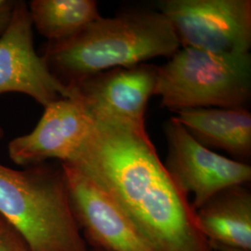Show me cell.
I'll list each match as a JSON object with an SVG mask.
<instances>
[{"mask_svg":"<svg viewBox=\"0 0 251 251\" xmlns=\"http://www.w3.org/2000/svg\"><path fill=\"white\" fill-rule=\"evenodd\" d=\"M66 163L105 190L155 251H213L146 130L94 121Z\"/></svg>","mask_w":251,"mask_h":251,"instance_id":"obj_1","label":"cell"},{"mask_svg":"<svg viewBox=\"0 0 251 251\" xmlns=\"http://www.w3.org/2000/svg\"><path fill=\"white\" fill-rule=\"evenodd\" d=\"M180 48L160 11L129 10L92 22L66 39L48 42L42 58L67 87L98 73L170 58Z\"/></svg>","mask_w":251,"mask_h":251,"instance_id":"obj_2","label":"cell"},{"mask_svg":"<svg viewBox=\"0 0 251 251\" xmlns=\"http://www.w3.org/2000/svg\"><path fill=\"white\" fill-rule=\"evenodd\" d=\"M0 214L31 251H89L73 210L63 167L14 170L0 163Z\"/></svg>","mask_w":251,"mask_h":251,"instance_id":"obj_3","label":"cell"},{"mask_svg":"<svg viewBox=\"0 0 251 251\" xmlns=\"http://www.w3.org/2000/svg\"><path fill=\"white\" fill-rule=\"evenodd\" d=\"M154 95L176 113L193 108L244 109L251 97V54L179 48L158 66Z\"/></svg>","mask_w":251,"mask_h":251,"instance_id":"obj_4","label":"cell"},{"mask_svg":"<svg viewBox=\"0 0 251 251\" xmlns=\"http://www.w3.org/2000/svg\"><path fill=\"white\" fill-rule=\"evenodd\" d=\"M180 48L251 53V0H163L158 3Z\"/></svg>","mask_w":251,"mask_h":251,"instance_id":"obj_5","label":"cell"},{"mask_svg":"<svg viewBox=\"0 0 251 251\" xmlns=\"http://www.w3.org/2000/svg\"><path fill=\"white\" fill-rule=\"evenodd\" d=\"M164 132L168 144L164 166L179 191L187 198L193 196L195 210L222 190L251 182L250 165L199 144L173 118L165 123Z\"/></svg>","mask_w":251,"mask_h":251,"instance_id":"obj_6","label":"cell"},{"mask_svg":"<svg viewBox=\"0 0 251 251\" xmlns=\"http://www.w3.org/2000/svg\"><path fill=\"white\" fill-rule=\"evenodd\" d=\"M158 66L140 63L98 73L68 86L94 121L145 131V114L154 95Z\"/></svg>","mask_w":251,"mask_h":251,"instance_id":"obj_7","label":"cell"},{"mask_svg":"<svg viewBox=\"0 0 251 251\" xmlns=\"http://www.w3.org/2000/svg\"><path fill=\"white\" fill-rule=\"evenodd\" d=\"M25 94L46 107L60 98H72L69 87L50 72L34 47L28 6L15 1L8 26L0 36V95Z\"/></svg>","mask_w":251,"mask_h":251,"instance_id":"obj_8","label":"cell"},{"mask_svg":"<svg viewBox=\"0 0 251 251\" xmlns=\"http://www.w3.org/2000/svg\"><path fill=\"white\" fill-rule=\"evenodd\" d=\"M81 232L102 251H156L105 190L68 163H61Z\"/></svg>","mask_w":251,"mask_h":251,"instance_id":"obj_9","label":"cell"},{"mask_svg":"<svg viewBox=\"0 0 251 251\" xmlns=\"http://www.w3.org/2000/svg\"><path fill=\"white\" fill-rule=\"evenodd\" d=\"M93 119L75 98H60L44 107L36 127L9 142L8 152L19 166L57 159L69 162L92 129Z\"/></svg>","mask_w":251,"mask_h":251,"instance_id":"obj_10","label":"cell"},{"mask_svg":"<svg viewBox=\"0 0 251 251\" xmlns=\"http://www.w3.org/2000/svg\"><path fill=\"white\" fill-rule=\"evenodd\" d=\"M172 117L199 144L220 149L237 159L251 155V114L247 109L193 108Z\"/></svg>","mask_w":251,"mask_h":251,"instance_id":"obj_11","label":"cell"},{"mask_svg":"<svg viewBox=\"0 0 251 251\" xmlns=\"http://www.w3.org/2000/svg\"><path fill=\"white\" fill-rule=\"evenodd\" d=\"M196 215L208 242L251 251V193L247 185L222 190Z\"/></svg>","mask_w":251,"mask_h":251,"instance_id":"obj_12","label":"cell"},{"mask_svg":"<svg viewBox=\"0 0 251 251\" xmlns=\"http://www.w3.org/2000/svg\"><path fill=\"white\" fill-rule=\"evenodd\" d=\"M28 10L33 27L48 42L66 39L101 17L95 0H33Z\"/></svg>","mask_w":251,"mask_h":251,"instance_id":"obj_13","label":"cell"},{"mask_svg":"<svg viewBox=\"0 0 251 251\" xmlns=\"http://www.w3.org/2000/svg\"><path fill=\"white\" fill-rule=\"evenodd\" d=\"M0 251H31L23 236L1 214Z\"/></svg>","mask_w":251,"mask_h":251,"instance_id":"obj_14","label":"cell"},{"mask_svg":"<svg viewBox=\"0 0 251 251\" xmlns=\"http://www.w3.org/2000/svg\"><path fill=\"white\" fill-rule=\"evenodd\" d=\"M14 2L15 1L6 0L5 4L2 7H0V36L8 26Z\"/></svg>","mask_w":251,"mask_h":251,"instance_id":"obj_15","label":"cell"},{"mask_svg":"<svg viewBox=\"0 0 251 251\" xmlns=\"http://www.w3.org/2000/svg\"><path fill=\"white\" fill-rule=\"evenodd\" d=\"M209 245L211 247V250L213 251H251L246 250V249L226 246V245H222V244H218V243H209Z\"/></svg>","mask_w":251,"mask_h":251,"instance_id":"obj_16","label":"cell"},{"mask_svg":"<svg viewBox=\"0 0 251 251\" xmlns=\"http://www.w3.org/2000/svg\"><path fill=\"white\" fill-rule=\"evenodd\" d=\"M3 136H4V130H3V128L0 126V140L3 138Z\"/></svg>","mask_w":251,"mask_h":251,"instance_id":"obj_17","label":"cell"},{"mask_svg":"<svg viewBox=\"0 0 251 251\" xmlns=\"http://www.w3.org/2000/svg\"><path fill=\"white\" fill-rule=\"evenodd\" d=\"M6 0H0V7H2L4 4H5Z\"/></svg>","mask_w":251,"mask_h":251,"instance_id":"obj_18","label":"cell"},{"mask_svg":"<svg viewBox=\"0 0 251 251\" xmlns=\"http://www.w3.org/2000/svg\"><path fill=\"white\" fill-rule=\"evenodd\" d=\"M89 251H100V250H97V249H92V250H90Z\"/></svg>","mask_w":251,"mask_h":251,"instance_id":"obj_19","label":"cell"}]
</instances>
